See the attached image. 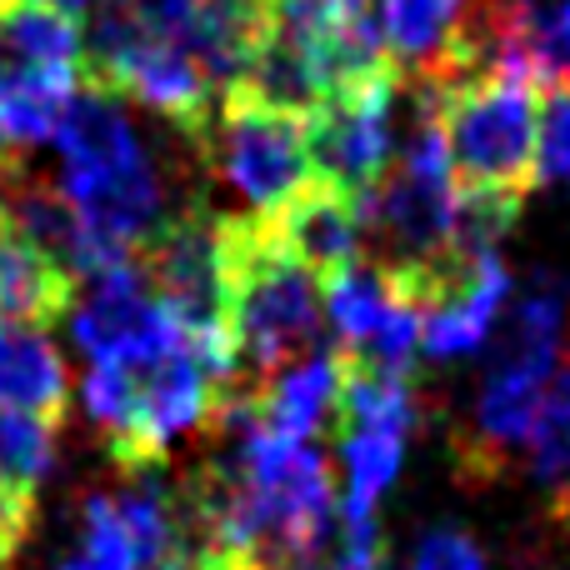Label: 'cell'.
Wrapping results in <instances>:
<instances>
[{
    "mask_svg": "<svg viewBox=\"0 0 570 570\" xmlns=\"http://www.w3.org/2000/svg\"><path fill=\"white\" fill-rule=\"evenodd\" d=\"M60 156L56 190L80 210L96 236L136 250L156 236V226L170 216L166 206V176L150 160L136 120L126 116V100L96 90L80 80L50 136Z\"/></svg>",
    "mask_w": 570,
    "mask_h": 570,
    "instance_id": "1",
    "label": "cell"
},
{
    "mask_svg": "<svg viewBox=\"0 0 570 570\" xmlns=\"http://www.w3.org/2000/svg\"><path fill=\"white\" fill-rule=\"evenodd\" d=\"M566 305H570V285L556 271H535L521 285L505 335L495 345L491 365H485L471 421H465L461 441H455V465H461L465 481L485 485L525 445L535 405H541L546 381L556 371V355H561Z\"/></svg>",
    "mask_w": 570,
    "mask_h": 570,
    "instance_id": "2",
    "label": "cell"
},
{
    "mask_svg": "<svg viewBox=\"0 0 570 570\" xmlns=\"http://www.w3.org/2000/svg\"><path fill=\"white\" fill-rule=\"evenodd\" d=\"M220 281H226V325L236 335L240 371L250 385L285 361L315 351L325 325L321 281L281 246L271 216L220 220Z\"/></svg>",
    "mask_w": 570,
    "mask_h": 570,
    "instance_id": "3",
    "label": "cell"
},
{
    "mask_svg": "<svg viewBox=\"0 0 570 570\" xmlns=\"http://www.w3.org/2000/svg\"><path fill=\"white\" fill-rule=\"evenodd\" d=\"M80 80L146 106L150 116H160L196 150L220 106V86L186 50V40L176 30L140 26L126 10H100L96 26L86 30V70H80Z\"/></svg>",
    "mask_w": 570,
    "mask_h": 570,
    "instance_id": "4",
    "label": "cell"
},
{
    "mask_svg": "<svg viewBox=\"0 0 570 570\" xmlns=\"http://www.w3.org/2000/svg\"><path fill=\"white\" fill-rule=\"evenodd\" d=\"M431 96L445 136L451 176L481 190L535 186V86L505 76H475L461 86H415Z\"/></svg>",
    "mask_w": 570,
    "mask_h": 570,
    "instance_id": "5",
    "label": "cell"
},
{
    "mask_svg": "<svg viewBox=\"0 0 570 570\" xmlns=\"http://www.w3.org/2000/svg\"><path fill=\"white\" fill-rule=\"evenodd\" d=\"M200 156L226 186H236L256 206V216H276L285 200L315 180L305 116L266 106L246 90L220 96L216 120L200 136Z\"/></svg>",
    "mask_w": 570,
    "mask_h": 570,
    "instance_id": "6",
    "label": "cell"
},
{
    "mask_svg": "<svg viewBox=\"0 0 570 570\" xmlns=\"http://www.w3.org/2000/svg\"><path fill=\"white\" fill-rule=\"evenodd\" d=\"M395 86L401 70L371 80H351L321 96L305 110V140H311L315 180L351 196H371L395 160Z\"/></svg>",
    "mask_w": 570,
    "mask_h": 570,
    "instance_id": "7",
    "label": "cell"
},
{
    "mask_svg": "<svg viewBox=\"0 0 570 570\" xmlns=\"http://www.w3.org/2000/svg\"><path fill=\"white\" fill-rule=\"evenodd\" d=\"M70 335L90 365H150L186 345V321L150 291L140 261L86 281V301L70 311Z\"/></svg>",
    "mask_w": 570,
    "mask_h": 570,
    "instance_id": "8",
    "label": "cell"
},
{
    "mask_svg": "<svg viewBox=\"0 0 570 570\" xmlns=\"http://www.w3.org/2000/svg\"><path fill=\"white\" fill-rule=\"evenodd\" d=\"M271 226H276L281 246L315 281H331L335 271L355 266L365 250V200L325 186V180H311L301 196H291L271 216Z\"/></svg>",
    "mask_w": 570,
    "mask_h": 570,
    "instance_id": "9",
    "label": "cell"
},
{
    "mask_svg": "<svg viewBox=\"0 0 570 570\" xmlns=\"http://www.w3.org/2000/svg\"><path fill=\"white\" fill-rule=\"evenodd\" d=\"M335 381H341V361L335 355H295L281 371L261 375L256 385H246V401L256 425L291 441H311L325 425V415L335 411Z\"/></svg>",
    "mask_w": 570,
    "mask_h": 570,
    "instance_id": "10",
    "label": "cell"
},
{
    "mask_svg": "<svg viewBox=\"0 0 570 570\" xmlns=\"http://www.w3.org/2000/svg\"><path fill=\"white\" fill-rule=\"evenodd\" d=\"M76 285L80 281L60 271L0 206V321H26L46 331L50 321L70 315Z\"/></svg>",
    "mask_w": 570,
    "mask_h": 570,
    "instance_id": "11",
    "label": "cell"
},
{
    "mask_svg": "<svg viewBox=\"0 0 570 570\" xmlns=\"http://www.w3.org/2000/svg\"><path fill=\"white\" fill-rule=\"evenodd\" d=\"M0 405L60 425L70 411V371L40 325L0 321Z\"/></svg>",
    "mask_w": 570,
    "mask_h": 570,
    "instance_id": "12",
    "label": "cell"
},
{
    "mask_svg": "<svg viewBox=\"0 0 570 570\" xmlns=\"http://www.w3.org/2000/svg\"><path fill=\"white\" fill-rule=\"evenodd\" d=\"M76 86L80 80L70 76H46L26 66L0 70V170H26V160L50 146Z\"/></svg>",
    "mask_w": 570,
    "mask_h": 570,
    "instance_id": "13",
    "label": "cell"
},
{
    "mask_svg": "<svg viewBox=\"0 0 570 570\" xmlns=\"http://www.w3.org/2000/svg\"><path fill=\"white\" fill-rule=\"evenodd\" d=\"M0 46L26 70L80 80L86 70V26L40 0H0Z\"/></svg>",
    "mask_w": 570,
    "mask_h": 570,
    "instance_id": "14",
    "label": "cell"
},
{
    "mask_svg": "<svg viewBox=\"0 0 570 570\" xmlns=\"http://www.w3.org/2000/svg\"><path fill=\"white\" fill-rule=\"evenodd\" d=\"M465 10H471V0H375V20H381L391 66L425 76L445 56L455 30L465 26Z\"/></svg>",
    "mask_w": 570,
    "mask_h": 570,
    "instance_id": "15",
    "label": "cell"
},
{
    "mask_svg": "<svg viewBox=\"0 0 570 570\" xmlns=\"http://www.w3.org/2000/svg\"><path fill=\"white\" fill-rule=\"evenodd\" d=\"M56 431L40 415L0 405V511L20 525L36 521V495L56 471Z\"/></svg>",
    "mask_w": 570,
    "mask_h": 570,
    "instance_id": "16",
    "label": "cell"
},
{
    "mask_svg": "<svg viewBox=\"0 0 570 570\" xmlns=\"http://www.w3.org/2000/svg\"><path fill=\"white\" fill-rule=\"evenodd\" d=\"M521 451L531 461V481L541 491L546 511L556 515V525H566L570 521V365L551 371Z\"/></svg>",
    "mask_w": 570,
    "mask_h": 570,
    "instance_id": "17",
    "label": "cell"
},
{
    "mask_svg": "<svg viewBox=\"0 0 570 570\" xmlns=\"http://www.w3.org/2000/svg\"><path fill=\"white\" fill-rule=\"evenodd\" d=\"M335 451H341V475L351 505H371L401 481L405 465V435L395 431H371V425H335Z\"/></svg>",
    "mask_w": 570,
    "mask_h": 570,
    "instance_id": "18",
    "label": "cell"
},
{
    "mask_svg": "<svg viewBox=\"0 0 570 570\" xmlns=\"http://www.w3.org/2000/svg\"><path fill=\"white\" fill-rule=\"evenodd\" d=\"M295 570H385V541H381L375 511L371 505L335 501L331 521H325L321 535L305 546V556Z\"/></svg>",
    "mask_w": 570,
    "mask_h": 570,
    "instance_id": "19",
    "label": "cell"
},
{
    "mask_svg": "<svg viewBox=\"0 0 570 570\" xmlns=\"http://www.w3.org/2000/svg\"><path fill=\"white\" fill-rule=\"evenodd\" d=\"M525 196L515 190H481V186H455L451 206V250L455 256H485L501 250V240L521 220Z\"/></svg>",
    "mask_w": 570,
    "mask_h": 570,
    "instance_id": "20",
    "label": "cell"
},
{
    "mask_svg": "<svg viewBox=\"0 0 570 570\" xmlns=\"http://www.w3.org/2000/svg\"><path fill=\"white\" fill-rule=\"evenodd\" d=\"M50 570H140V556L120 525L116 495L90 491L80 505V546L66 551Z\"/></svg>",
    "mask_w": 570,
    "mask_h": 570,
    "instance_id": "21",
    "label": "cell"
},
{
    "mask_svg": "<svg viewBox=\"0 0 570 570\" xmlns=\"http://www.w3.org/2000/svg\"><path fill=\"white\" fill-rule=\"evenodd\" d=\"M535 180L570 186V80L546 86V106H535Z\"/></svg>",
    "mask_w": 570,
    "mask_h": 570,
    "instance_id": "22",
    "label": "cell"
},
{
    "mask_svg": "<svg viewBox=\"0 0 570 570\" xmlns=\"http://www.w3.org/2000/svg\"><path fill=\"white\" fill-rule=\"evenodd\" d=\"M411 570H491V566H485V551L461 525H435V531H425L421 546H415Z\"/></svg>",
    "mask_w": 570,
    "mask_h": 570,
    "instance_id": "23",
    "label": "cell"
},
{
    "mask_svg": "<svg viewBox=\"0 0 570 570\" xmlns=\"http://www.w3.org/2000/svg\"><path fill=\"white\" fill-rule=\"evenodd\" d=\"M106 10H126L136 16L140 26H156V30H180L190 16H196L200 0H100Z\"/></svg>",
    "mask_w": 570,
    "mask_h": 570,
    "instance_id": "24",
    "label": "cell"
},
{
    "mask_svg": "<svg viewBox=\"0 0 570 570\" xmlns=\"http://www.w3.org/2000/svg\"><path fill=\"white\" fill-rule=\"evenodd\" d=\"M26 535H30V525H20L16 515H6V511H0V570L10 566V556L20 551V541H26Z\"/></svg>",
    "mask_w": 570,
    "mask_h": 570,
    "instance_id": "25",
    "label": "cell"
},
{
    "mask_svg": "<svg viewBox=\"0 0 570 570\" xmlns=\"http://www.w3.org/2000/svg\"><path fill=\"white\" fill-rule=\"evenodd\" d=\"M40 6H56V10H66V16H86L90 0H40Z\"/></svg>",
    "mask_w": 570,
    "mask_h": 570,
    "instance_id": "26",
    "label": "cell"
},
{
    "mask_svg": "<svg viewBox=\"0 0 570 570\" xmlns=\"http://www.w3.org/2000/svg\"><path fill=\"white\" fill-rule=\"evenodd\" d=\"M220 6H236V10H250V16H266V0H220Z\"/></svg>",
    "mask_w": 570,
    "mask_h": 570,
    "instance_id": "27",
    "label": "cell"
},
{
    "mask_svg": "<svg viewBox=\"0 0 570 570\" xmlns=\"http://www.w3.org/2000/svg\"><path fill=\"white\" fill-rule=\"evenodd\" d=\"M556 570H570V551H566V556H561V566H556Z\"/></svg>",
    "mask_w": 570,
    "mask_h": 570,
    "instance_id": "28",
    "label": "cell"
},
{
    "mask_svg": "<svg viewBox=\"0 0 570 570\" xmlns=\"http://www.w3.org/2000/svg\"><path fill=\"white\" fill-rule=\"evenodd\" d=\"M0 56H6V46H0Z\"/></svg>",
    "mask_w": 570,
    "mask_h": 570,
    "instance_id": "29",
    "label": "cell"
}]
</instances>
